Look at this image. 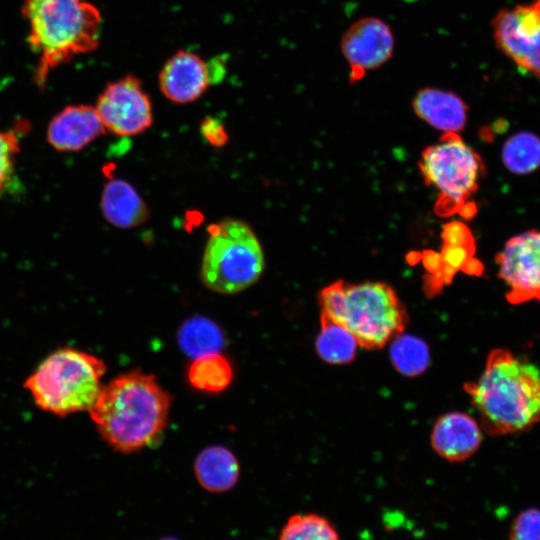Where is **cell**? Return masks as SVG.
<instances>
[{"mask_svg": "<svg viewBox=\"0 0 540 540\" xmlns=\"http://www.w3.org/2000/svg\"><path fill=\"white\" fill-rule=\"evenodd\" d=\"M465 391L491 435L528 430L540 421V370L506 349H494Z\"/></svg>", "mask_w": 540, "mask_h": 540, "instance_id": "cell-1", "label": "cell"}, {"mask_svg": "<svg viewBox=\"0 0 540 540\" xmlns=\"http://www.w3.org/2000/svg\"><path fill=\"white\" fill-rule=\"evenodd\" d=\"M170 403L169 394L153 375L131 371L103 386L89 413L113 449L130 453L151 444L162 433Z\"/></svg>", "mask_w": 540, "mask_h": 540, "instance_id": "cell-2", "label": "cell"}, {"mask_svg": "<svg viewBox=\"0 0 540 540\" xmlns=\"http://www.w3.org/2000/svg\"><path fill=\"white\" fill-rule=\"evenodd\" d=\"M21 12L39 57L34 82L41 89L51 71L99 45L101 14L86 0H24Z\"/></svg>", "mask_w": 540, "mask_h": 540, "instance_id": "cell-3", "label": "cell"}, {"mask_svg": "<svg viewBox=\"0 0 540 540\" xmlns=\"http://www.w3.org/2000/svg\"><path fill=\"white\" fill-rule=\"evenodd\" d=\"M321 315L343 325L368 349L381 348L402 334L407 314L395 290L386 283L335 281L319 295Z\"/></svg>", "mask_w": 540, "mask_h": 540, "instance_id": "cell-4", "label": "cell"}, {"mask_svg": "<svg viewBox=\"0 0 540 540\" xmlns=\"http://www.w3.org/2000/svg\"><path fill=\"white\" fill-rule=\"evenodd\" d=\"M102 359L66 347L47 356L26 379L25 388L42 410L58 415L89 411L106 372Z\"/></svg>", "mask_w": 540, "mask_h": 540, "instance_id": "cell-5", "label": "cell"}, {"mask_svg": "<svg viewBox=\"0 0 540 540\" xmlns=\"http://www.w3.org/2000/svg\"><path fill=\"white\" fill-rule=\"evenodd\" d=\"M265 257L262 245L246 222L227 218L208 228L200 276L204 285L220 294L238 293L262 275Z\"/></svg>", "mask_w": 540, "mask_h": 540, "instance_id": "cell-6", "label": "cell"}, {"mask_svg": "<svg viewBox=\"0 0 540 540\" xmlns=\"http://www.w3.org/2000/svg\"><path fill=\"white\" fill-rule=\"evenodd\" d=\"M418 165L425 183L438 192L435 211L440 216L459 214L484 173L480 155L458 133H444L425 148Z\"/></svg>", "mask_w": 540, "mask_h": 540, "instance_id": "cell-7", "label": "cell"}, {"mask_svg": "<svg viewBox=\"0 0 540 540\" xmlns=\"http://www.w3.org/2000/svg\"><path fill=\"white\" fill-rule=\"evenodd\" d=\"M491 25L497 48L540 79V0L500 10Z\"/></svg>", "mask_w": 540, "mask_h": 540, "instance_id": "cell-8", "label": "cell"}, {"mask_svg": "<svg viewBox=\"0 0 540 540\" xmlns=\"http://www.w3.org/2000/svg\"><path fill=\"white\" fill-rule=\"evenodd\" d=\"M95 108L106 131L116 136H137L153 124L151 100L134 75L110 82L99 95Z\"/></svg>", "mask_w": 540, "mask_h": 540, "instance_id": "cell-9", "label": "cell"}, {"mask_svg": "<svg viewBox=\"0 0 540 540\" xmlns=\"http://www.w3.org/2000/svg\"><path fill=\"white\" fill-rule=\"evenodd\" d=\"M498 276L508 286L512 304L540 301V231L531 230L509 239L496 256Z\"/></svg>", "mask_w": 540, "mask_h": 540, "instance_id": "cell-10", "label": "cell"}, {"mask_svg": "<svg viewBox=\"0 0 540 540\" xmlns=\"http://www.w3.org/2000/svg\"><path fill=\"white\" fill-rule=\"evenodd\" d=\"M225 73L223 59L205 61L198 54L179 50L164 63L159 73V89L175 104L199 99L210 85L221 81Z\"/></svg>", "mask_w": 540, "mask_h": 540, "instance_id": "cell-11", "label": "cell"}, {"mask_svg": "<svg viewBox=\"0 0 540 540\" xmlns=\"http://www.w3.org/2000/svg\"><path fill=\"white\" fill-rule=\"evenodd\" d=\"M341 51L349 66L350 81L361 80L392 57L395 39L391 28L377 17H363L343 33Z\"/></svg>", "mask_w": 540, "mask_h": 540, "instance_id": "cell-12", "label": "cell"}, {"mask_svg": "<svg viewBox=\"0 0 540 540\" xmlns=\"http://www.w3.org/2000/svg\"><path fill=\"white\" fill-rule=\"evenodd\" d=\"M106 132L95 107L68 105L50 120L46 138L59 152H79Z\"/></svg>", "mask_w": 540, "mask_h": 540, "instance_id": "cell-13", "label": "cell"}, {"mask_svg": "<svg viewBox=\"0 0 540 540\" xmlns=\"http://www.w3.org/2000/svg\"><path fill=\"white\" fill-rule=\"evenodd\" d=\"M482 440L476 420L463 412H450L435 422L431 444L443 458L452 462L464 461L479 448Z\"/></svg>", "mask_w": 540, "mask_h": 540, "instance_id": "cell-14", "label": "cell"}, {"mask_svg": "<svg viewBox=\"0 0 540 540\" xmlns=\"http://www.w3.org/2000/svg\"><path fill=\"white\" fill-rule=\"evenodd\" d=\"M416 115L444 133H458L467 122L468 107L455 93L426 87L419 90L412 103Z\"/></svg>", "mask_w": 540, "mask_h": 540, "instance_id": "cell-15", "label": "cell"}, {"mask_svg": "<svg viewBox=\"0 0 540 540\" xmlns=\"http://www.w3.org/2000/svg\"><path fill=\"white\" fill-rule=\"evenodd\" d=\"M100 203L104 218L121 229L140 226L150 215L143 198L122 179H111L105 183Z\"/></svg>", "mask_w": 540, "mask_h": 540, "instance_id": "cell-16", "label": "cell"}, {"mask_svg": "<svg viewBox=\"0 0 540 540\" xmlns=\"http://www.w3.org/2000/svg\"><path fill=\"white\" fill-rule=\"evenodd\" d=\"M239 472L236 457L222 446L205 448L194 462L198 483L212 493H222L233 488L239 479Z\"/></svg>", "mask_w": 540, "mask_h": 540, "instance_id": "cell-17", "label": "cell"}, {"mask_svg": "<svg viewBox=\"0 0 540 540\" xmlns=\"http://www.w3.org/2000/svg\"><path fill=\"white\" fill-rule=\"evenodd\" d=\"M232 376L233 369L229 360L219 352L194 358L187 371L190 385L208 393L225 390L230 385Z\"/></svg>", "mask_w": 540, "mask_h": 540, "instance_id": "cell-18", "label": "cell"}, {"mask_svg": "<svg viewBox=\"0 0 540 540\" xmlns=\"http://www.w3.org/2000/svg\"><path fill=\"white\" fill-rule=\"evenodd\" d=\"M358 345L347 328L321 315V327L315 347L322 360L331 364L348 363L354 359Z\"/></svg>", "mask_w": 540, "mask_h": 540, "instance_id": "cell-19", "label": "cell"}, {"mask_svg": "<svg viewBox=\"0 0 540 540\" xmlns=\"http://www.w3.org/2000/svg\"><path fill=\"white\" fill-rule=\"evenodd\" d=\"M178 342L185 354L197 358L219 352L224 345V335L213 321L197 316L182 324Z\"/></svg>", "mask_w": 540, "mask_h": 540, "instance_id": "cell-20", "label": "cell"}, {"mask_svg": "<svg viewBox=\"0 0 540 540\" xmlns=\"http://www.w3.org/2000/svg\"><path fill=\"white\" fill-rule=\"evenodd\" d=\"M391 342V361L402 375L418 376L428 367L429 350L421 339L400 334Z\"/></svg>", "mask_w": 540, "mask_h": 540, "instance_id": "cell-21", "label": "cell"}, {"mask_svg": "<svg viewBox=\"0 0 540 540\" xmlns=\"http://www.w3.org/2000/svg\"><path fill=\"white\" fill-rule=\"evenodd\" d=\"M279 540H340L332 523L316 513L294 514L281 529Z\"/></svg>", "mask_w": 540, "mask_h": 540, "instance_id": "cell-22", "label": "cell"}, {"mask_svg": "<svg viewBox=\"0 0 540 540\" xmlns=\"http://www.w3.org/2000/svg\"><path fill=\"white\" fill-rule=\"evenodd\" d=\"M503 161L514 173L526 174L540 166V140L523 132L511 137L503 148Z\"/></svg>", "mask_w": 540, "mask_h": 540, "instance_id": "cell-23", "label": "cell"}, {"mask_svg": "<svg viewBox=\"0 0 540 540\" xmlns=\"http://www.w3.org/2000/svg\"><path fill=\"white\" fill-rule=\"evenodd\" d=\"M19 151L17 132L0 129V194L8 188L14 177Z\"/></svg>", "mask_w": 540, "mask_h": 540, "instance_id": "cell-24", "label": "cell"}, {"mask_svg": "<svg viewBox=\"0 0 540 540\" xmlns=\"http://www.w3.org/2000/svg\"><path fill=\"white\" fill-rule=\"evenodd\" d=\"M510 540H540V510L530 508L519 513L514 519Z\"/></svg>", "mask_w": 540, "mask_h": 540, "instance_id": "cell-25", "label": "cell"}, {"mask_svg": "<svg viewBox=\"0 0 540 540\" xmlns=\"http://www.w3.org/2000/svg\"><path fill=\"white\" fill-rule=\"evenodd\" d=\"M200 133L209 145L216 148L225 146L229 140V134L224 124L211 116H207L201 121Z\"/></svg>", "mask_w": 540, "mask_h": 540, "instance_id": "cell-26", "label": "cell"}, {"mask_svg": "<svg viewBox=\"0 0 540 540\" xmlns=\"http://www.w3.org/2000/svg\"><path fill=\"white\" fill-rule=\"evenodd\" d=\"M158 540H179V539H177L175 537H172V536H166V537L160 538Z\"/></svg>", "mask_w": 540, "mask_h": 540, "instance_id": "cell-27", "label": "cell"}]
</instances>
